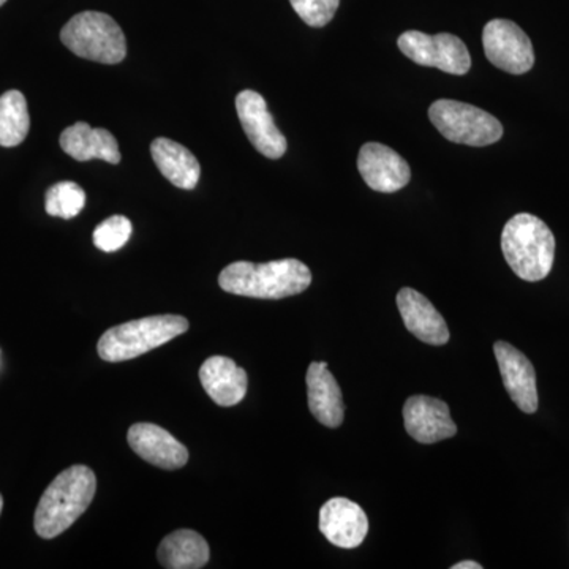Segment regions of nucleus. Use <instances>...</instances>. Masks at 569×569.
<instances>
[{"label": "nucleus", "instance_id": "nucleus-1", "mask_svg": "<svg viewBox=\"0 0 569 569\" xmlns=\"http://www.w3.org/2000/svg\"><path fill=\"white\" fill-rule=\"evenodd\" d=\"M312 283V272L295 258L250 263L236 261L220 272L219 284L231 295L254 299H283L306 291Z\"/></svg>", "mask_w": 569, "mask_h": 569}, {"label": "nucleus", "instance_id": "nucleus-2", "mask_svg": "<svg viewBox=\"0 0 569 569\" xmlns=\"http://www.w3.org/2000/svg\"><path fill=\"white\" fill-rule=\"evenodd\" d=\"M96 490V473L89 467L73 466L59 473L36 509L37 535L52 539L69 530L92 503Z\"/></svg>", "mask_w": 569, "mask_h": 569}, {"label": "nucleus", "instance_id": "nucleus-3", "mask_svg": "<svg viewBox=\"0 0 569 569\" xmlns=\"http://www.w3.org/2000/svg\"><path fill=\"white\" fill-rule=\"evenodd\" d=\"M501 250L509 268L526 282H539L552 271L556 238L548 224L531 213H518L505 224Z\"/></svg>", "mask_w": 569, "mask_h": 569}, {"label": "nucleus", "instance_id": "nucleus-4", "mask_svg": "<svg viewBox=\"0 0 569 569\" xmlns=\"http://www.w3.org/2000/svg\"><path fill=\"white\" fill-rule=\"evenodd\" d=\"M189 328V320L179 316H156L127 321L108 329L100 337L97 351L107 362L130 361L182 336Z\"/></svg>", "mask_w": 569, "mask_h": 569}, {"label": "nucleus", "instance_id": "nucleus-5", "mask_svg": "<svg viewBox=\"0 0 569 569\" xmlns=\"http://www.w3.org/2000/svg\"><path fill=\"white\" fill-rule=\"evenodd\" d=\"M62 43L78 58L108 63L122 62L127 56V41L121 26L110 14L100 11H82L61 31Z\"/></svg>", "mask_w": 569, "mask_h": 569}, {"label": "nucleus", "instance_id": "nucleus-6", "mask_svg": "<svg viewBox=\"0 0 569 569\" xmlns=\"http://www.w3.org/2000/svg\"><path fill=\"white\" fill-rule=\"evenodd\" d=\"M430 122L448 141L485 148L503 137V126L488 111L458 100H437L429 108Z\"/></svg>", "mask_w": 569, "mask_h": 569}, {"label": "nucleus", "instance_id": "nucleus-7", "mask_svg": "<svg viewBox=\"0 0 569 569\" xmlns=\"http://www.w3.org/2000/svg\"><path fill=\"white\" fill-rule=\"evenodd\" d=\"M399 50L422 67H436L449 74H467L471 69V56L459 37L452 33L427 36L425 32L408 31L397 40Z\"/></svg>", "mask_w": 569, "mask_h": 569}, {"label": "nucleus", "instance_id": "nucleus-8", "mask_svg": "<svg viewBox=\"0 0 569 569\" xmlns=\"http://www.w3.org/2000/svg\"><path fill=\"white\" fill-rule=\"evenodd\" d=\"M486 58L497 69L511 74H523L535 66L531 40L516 22L492 20L482 31Z\"/></svg>", "mask_w": 569, "mask_h": 569}, {"label": "nucleus", "instance_id": "nucleus-9", "mask_svg": "<svg viewBox=\"0 0 569 569\" xmlns=\"http://www.w3.org/2000/svg\"><path fill=\"white\" fill-rule=\"evenodd\" d=\"M236 111L247 138L261 156L272 160L284 156L288 148L287 138L277 129L263 96L250 89L239 92L236 97Z\"/></svg>", "mask_w": 569, "mask_h": 569}, {"label": "nucleus", "instance_id": "nucleus-10", "mask_svg": "<svg viewBox=\"0 0 569 569\" xmlns=\"http://www.w3.org/2000/svg\"><path fill=\"white\" fill-rule=\"evenodd\" d=\"M358 170L367 186L380 193L399 192L411 179L407 160L380 142H366L362 146Z\"/></svg>", "mask_w": 569, "mask_h": 569}, {"label": "nucleus", "instance_id": "nucleus-11", "mask_svg": "<svg viewBox=\"0 0 569 569\" xmlns=\"http://www.w3.org/2000/svg\"><path fill=\"white\" fill-rule=\"evenodd\" d=\"M407 432L422 445L448 440L458 433L449 407L443 400L429 396H411L403 406Z\"/></svg>", "mask_w": 569, "mask_h": 569}, {"label": "nucleus", "instance_id": "nucleus-12", "mask_svg": "<svg viewBox=\"0 0 569 569\" xmlns=\"http://www.w3.org/2000/svg\"><path fill=\"white\" fill-rule=\"evenodd\" d=\"M493 353L512 402L523 413L533 415L538 410V389L537 373L530 359L508 342H497Z\"/></svg>", "mask_w": 569, "mask_h": 569}, {"label": "nucleus", "instance_id": "nucleus-13", "mask_svg": "<svg viewBox=\"0 0 569 569\" xmlns=\"http://www.w3.org/2000/svg\"><path fill=\"white\" fill-rule=\"evenodd\" d=\"M320 531L329 542L340 549H355L369 533V519L365 509L348 498L336 497L320 509Z\"/></svg>", "mask_w": 569, "mask_h": 569}, {"label": "nucleus", "instance_id": "nucleus-14", "mask_svg": "<svg viewBox=\"0 0 569 569\" xmlns=\"http://www.w3.org/2000/svg\"><path fill=\"white\" fill-rule=\"evenodd\" d=\"M127 440L141 459L163 470H178L189 462V449L163 427L151 422L130 427Z\"/></svg>", "mask_w": 569, "mask_h": 569}, {"label": "nucleus", "instance_id": "nucleus-15", "mask_svg": "<svg viewBox=\"0 0 569 569\" xmlns=\"http://www.w3.org/2000/svg\"><path fill=\"white\" fill-rule=\"evenodd\" d=\"M397 307L411 335L429 346L448 343L447 321L425 295L418 293L413 288H402L397 295Z\"/></svg>", "mask_w": 569, "mask_h": 569}, {"label": "nucleus", "instance_id": "nucleus-16", "mask_svg": "<svg viewBox=\"0 0 569 569\" xmlns=\"http://www.w3.org/2000/svg\"><path fill=\"white\" fill-rule=\"evenodd\" d=\"M204 391L220 407H234L242 402L249 388L246 370L227 356L206 359L200 369Z\"/></svg>", "mask_w": 569, "mask_h": 569}, {"label": "nucleus", "instance_id": "nucleus-17", "mask_svg": "<svg viewBox=\"0 0 569 569\" xmlns=\"http://www.w3.org/2000/svg\"><path fill=\"white\" fill-rule=\"evenodd\" d=\"M310 413L318 422L336 429L343 422L346 406L342 391L326 362H312L306 377Z\"/></svg>", "mask_w": 569, "mask_h": 569}, {"label": "nucleus", "instance_id": "nucleus-18", "mask_svg": "<svg viewBox=\"0 0 569 569\" xmlns=\"http://www.w3.org/2000/svg\"><path fill=\"white\" fill-rule=\"evenodd\" d=\"M61 148L78 162L93 159L112 164L121 162L118 140L107 129H92L88 122L67 127L61 134Z\"/></svg>", "mask_w": 569, "mask_h": 569}, {"label": "nucleus", "instance_id": "nucleus-19", "mask_svg": "<svg viewBox=\"0 0 569 569\" xmlns=\"http://www.w3.org/2000/svg\"><path fill=\"white\" fill-rule=\"evenodd\" d=\"M151 153L160 173L178 189L193 190L198 186L201 167L189 149L168 138H157L152 141Z\"/></svg>", "mask_w": 569, "mask_h": 569}, {"label": "nucleus", "instance_id": "nucleus-20", "mask_svg": "<svg viewBox=\"0 0 569 569\" xmlns=\"http://www.w3.org/2000/svg\"><path fill=\"white\" fill-rule=\"evenodd\" d=\"M211 556L209 545L193 530H176L160 542L157 559L168 569H198L206 567Z\"/></svg>", "mask_w": 569, "mask_h": 569}, {"label": "nucleus", "instance_id": "nucleus-21", "mask_svg": "<svg viewBox=\"0 0 569 569\" xmlns=\"http://www.w3.org/2000/svg\"><path fill=\"white\" fill-rule=\"evenodd\" d=\"M31 127L28 102L20 91H9L0 97V146L14 148L26 140Z\"/></svg>", "mask_w": 569, "mask_h": 569}, {"label": "nucleus", "instance_id": "nucleus-22", "mask_svg": "<svg viewBox=\"0 0 569 569\" xmlns=\"http://www.w3.org/2000/svg\"><path fill=\"white\" fill-rule=\"evenodd\" d=\"M86 192L78 183L63 181L50 187L44 198V209L51 217L73 219L84 209Z\"/></svg>", "mask_w": 569, "mask_h": 569}, {"label": "nucleus", "instance_id": "nucleus-23", "mask_svg": "<svg viewBox=\"0 0 569 569\" xmlns=\"http://www.w3.org/2000/svg\"><path fill=\"white\" fill-rule=\"evenodd\" d=\"M132 236V222L123 216L103 220L93 231V244L102 252L111 253L122 249Z\"/></svg>", "mask_w": 569, "mask_h": 569}, {"label": "nucleus", "instance_id": "nucleus-24", "mask_svg": "<svg viewBox=\"0 0 569 569\" xmlns=\"http://www.w3.org/2000/svg\"><path fill=\"white\" fill-rule=\"evenodd\" d=\"M298 17L310 28H323L335 20L340 0H290Z\"/></svg>", "mask_w": 569, "mask_h": 569}, {"label": "nucleus", "instance_id": "nucleus-25", "mask_svg": "<svg viewBox=\"0 0 569 569\" xmlns=\"http://www.w3.org/2000/svg\"><path fill=\"white\" fill-rule=\"evenodd\" d=\"M452 569H482V565L477 561H460V563L452 565Z\"/></svg>", "mask_w": 569, "mask_h": 569}, {"label": "nucleus", "instance_id": "nucleus-26", "mask_svg": "<svg viewBox=\"0 0 569 569\" xmlns=\"http://www.w3.org/2000/svg\"><path fill=\"white\" fill-rule=\"evenodd\" d=\"M2 508H3V498H2V496H0V512H2Z\"/></svg>", "mask_w": 569, "mask_h": 569}, {"label": "nucleus", "instance_id": "nucleus-27", "mask_svg": "<svg viewBox=\"0 0 569 569\" xmlns=\"http://www.w3.org/2000/svg\"><path fill=\"white\" fill-rule=\"evenodd\" d=\"M6 2H7V0H0V7H2L3 3H6Z\"/></svg>", "mask_w": 569, "mask_h": 569}]
</instances>
